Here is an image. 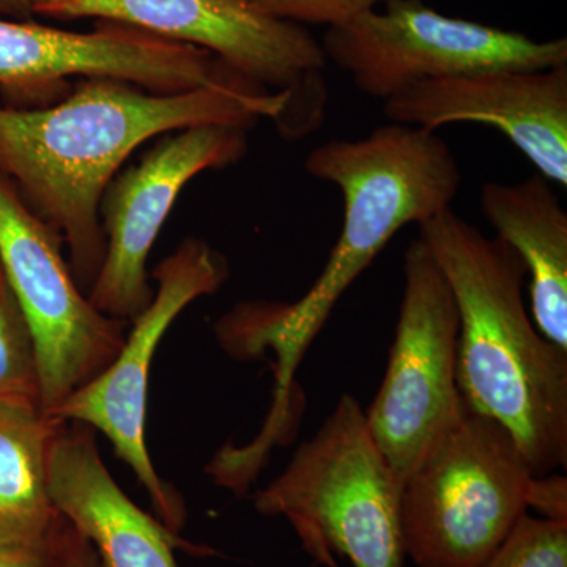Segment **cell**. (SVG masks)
<instances>
[{
    "instance_id": "d6986e66",
    "label": "cell",
    "mask_w": 567,
    "mask_h": 567,
    "mask_svg": "<svg viewBox=\"0 0 567 567\" xmlns=\"http://www.w3.org/2000/svg\"><path fill=\"white\" fill-rule=\"evenodd\" d=\"M257 9L295 24L336 28L375 10L385 0H249Z\"/></svg>"
},
{
    "instance_id": "6da1fadb",
    "label": "cell",
    "mask_w": 567,
    "mask_h": 567,
    "mask_svg": "<svg viewBox=\"0 0 567 567\" xmlns=\"http://www.w3.org/2000/svg\"><path fill=\"white\" fill-rule=\"evenodd\" d=\"M290 104L289 92L268 91L244 76L171 93L92 78L54 106H0V173L61 235L71 274L91 289L106 248L104 194L140 145L192 126L279 123Z\"/></svg>"
},
{
    "instance_id": "8fae6325",
    "label": "cell",
    "mask_w": 567,
    "mask_h": 567,
    "mask_svg": "<svg viewBox=\"0 0 567 567\" xmlns=\"http://www.w3.org/2000/svg\"><path fill=\"white\" fill-rule=\"evenodd\" d=\"M248 152L246 130L203 125L167 134L137 166L104 194V257L89 300L111 319H136L151 305L147 259L182 189L208 169L240 162Z\"/></svg>"
},
{
    "instance_id": "4fadbf2b",
    "label": "cell",
    "mask_w": 567,
    "mask_h": 567,
    "mask_svg": "<svg viewBox=\"0 0 567 567\" xmlns=\"http://www.w3.org/2000/svg\"><path fill=\"white\" fill-rule=\"evenodd\" d=\"M383 103L388 122L427 132L451 123L492 126L537 174L567 186V65L417 82Z\"/></svg>"
},
{
    "instance_id": "603a6c76",
    "label": "cell",
    "mask_w": 567,
    "mask_h": 567,
    "mask_svg": "<svg viewBox=\"0 0 567 567\" xmlns=\"http://www.w3.org/2000/svg\"><path fill=\"white\" fill-rule=\"evenodd\" d=\"M39 0H0V14L13 20H29L37 14Z\"/></svg>"
},
{
    "instance_id": "ba28073f",
    "label": "cell",
    "mask_w": 567,
    "mask_h": 567,
    "mask_svg": "<svg viewBox=\"0 0 567 567\" xmlns=\"http://www.w3.org/2000/svg\"><path fill=\"white\" fill-rule=\"evenodd\" d=\"M457 344L456 301L417 237L404 254V295L385 377L364 412L369 432L402 487L464 413Z\"/></svg>"
},
{
    "instance_id": "7c38bea8",
    "label": "cell",
    "mask_w": 567,
    "mask_h": 567,
    "mask_svg": "<svg viewBox=\"0 0 567 567\" xmlns=\"http://www.w3.org/2000/svg\"><path fill=\"white\" fill-rule=\"evenodd\" d=\"M107 78L151 92H185L240 76L208 51L103 22L70 32L29 20L0 18V87L29 95L69 78Z\"/></svg>"
},
{
    "instance_id": "9a60e30c",
    "label": "cell",
    "mask_w": 567,
    "mask_h": 567,
    "mask_svg": "<svg viewBox=\"0 0 567 567\" xmlns=\"http://www.w3.org/2000/svg\"><path fill=\"white\" fill-rule=\"evenodd\" d=\"M481 210L527 270L537 330L567 350V213L551 183L537 173L518 183H484Z\"/></svg>"
},
{
    "instance_id": "ac0fdd59",
    "label": "cell",
    "mask_w": 567,
    "mask_h": 567,
    "mask_svg": "<svg viewBox=\"0 0 567 567\" xmlns=\"http://www.w3.org/2000/svg\"><path fill=\"white\" fill-rule=\"evenodd\" d=\"M481 567H567V522L524 514Z\"/></svg>"
},
{
    "instance_id": "7402d4cb",
    "label": "cell",
    "mask_w": 567,
    "mask_h": 567,
    "mask_svg": "<svg viewBox=\"0 0 567 567\" xmlns=\"http://www.w3.org/2000/svg\"><path fill=\"white\" fill-rule=\"evenodd\" d=\"M50 540L37 547L0 546V567H48Z\"/></svg>"
},
{
    "instance_id": "9c48e42d",
    "label": "cell",
    "mask_w": 567,
    "mask_h": 567,
    "mask_svg": "<svg viewBox=\"0 0 567 567\" xmlns=\"http://www.w3.org/2000/svg\"><path fill=\"white\" fill-rule=\"evenodd\" d=\"M62 244L0 173V267L32 333L47 412L110 368L125 342L126 322L81 292Z\"/></svg>"
},
{
    "instance_id": "5b68a950",
    "label": "cell",
    "mask_w": 567,
    "mask_h": 567,
    "mask_svg": "<svg viewBox=\"0 0 567 567\" xmlns=\"http://www.w3.org/2000/svg\"><path fill=\"white\" fill-rule=\"evenodd\" d=\"M535 477L505 425L465 405L402 487L406 557L483 566L528 513Z\"/></svg>"
},
{
    "instance_id": "30bf717a",
    "label": "cell",
    "mask_w": 567,
    "mask_h": 567,
    "mask_svg": "<svg viewBox=\"0 0 567 567\" xmlns=\"http://www.w3.org/2000/svg\"><path fill=\"white\" fill-rule=\"evenodd\" d=\"M158 289L151 305L133 320L121 352L102 374L70 394L50 415L103 432L145 492L164 527L181 533L186 522L182 496L156 473L147 443V391L156 349L171 324L197 298L215 293L229 278L223 254L189 238L156 267Z\"/></svg>"
},
{
    "instance_id": "3957f363",
    "label": "cell",
    "mask_w": 567,
    "mask_h": 567,
    "mask_svg": "<svg viewBox=\"0 0 567 567\" xmlns=\"http://www.w3.org/2000/svg\"><path fill=\"white\" fill-rule=\"evenodd\" d=\"M417 227L456 301L465 405L505 425L536 477L565 468L567 350L529 319L520 257L451 207Z\"/></svg>"
},
{
    "instance_id": "ffe728a7",
    "label": "cell",
    "mask_w": 567,
    "mask_h": 567,
    "mask_svg": "<svg viewBox=\"0 0 567 567\" xmlns=\"http://www.w3.org/2000/svg\"><path fill=\"white\" fill-rule=\"evenodd\" d=\"M48 567H102L96 551L66 518L61 517L50 540Z\"/></svg>"
},
{
    "instance_id": "8992f818",
    "label": "cell",
    "mask_w": 567,
    "mask_h": 567,
    "mask_svg": "<svg viewBox=\"0 0 567 567\" xmlns=\"http://www.w3.org/2000/svg\"><path fill=\"white\" fill-rule=\"evenodd\" d=\"M39 14L115 22L208 51L246 80L292 95L278 125L286 137L300 140L323 121L328 61L320 40L249 0H55Z\"/></svg>"
},
{
    "instance_id": "7a4b0ae2",
    "label": "cell",
    "mask_w": 567,
    "mask_h": 567,
    "mask_svg": "<svg viewBox=\"0 0 567 567\" xmlns=\"http://www.w3.org/2000/svg\"><path fill=\"white\" fill-rule=\"evenodd\" d=\"M317 181L342 194V227L317 281L295 303H245L216 324L233 357L274 350L278 398L342 295L399 230L427 223L451 207L462 185L456 156L436 132L388 123L360 140L317 145L305 162Z\"/></svg>"
},
{
    "instance_id": "2e32d148",
    "label": "cell",
    "mask_w": 567,
    "mask_h": 567,
    "mask_svg": "<svg viewBox=\"0 0 567 567\" xmlns=\"http://www.w3.org/2000/svg\"><path fill=\"white\" fill-rule=\"evenodd\" d=\"M62 423L39 404L0 401V546H43L58 527L50 457Z\"/></svg>"
},
{
    "instance_id": "44dd1931",
    "label": "cell",
    "mask_w": 567,
    "mask_h": 567,
    "mask_svg": "<svg viewBox=\"0 0 567 567\" xmlns=\"http://www.w3.org/2000/svg\"><path fill=\"white\" fill-rule=\"evenodd\" d=\"M529 507L536 509L540 517L567 522L566 476L551 473V475L535 477L532 494H529Z\"/></svg>"
},
{
    "instance_id": "cb8c5ba5",
    "label": "cell",
    "mask_w": 567,
    "mask_h": 567,
    "mask_svg": "<svg viewBox=\"0 0 567 567\" xmlns=\"http://www.w3.org/2000/svg\"><path fill=\"white\" fill-rule=\"evenodd\" d=\"M55 2V0H39V7H37V14L39 11L43 9V7L50 6V3Z\"/></svg>"
},
{
    "instance_id": "277c9868",
    "label": "cell",
    "mask_w": 567,
    "mask_h": 567,
    "mask_svg": "<svg viewBox=\"0 0 567 567\" xmlns=\"http://www.w3.org/2000/svg\"><path fill=\"white\" fill-rule=\"evenodd\" d=\"M401 495L364 410L342 394L254 506L264 516L286 517L319 563L333 566L338 551L353 567H404Z\"/></svg>"
},
{
    "instance_id": "e0dca14e",
    "label": "cell",
    "mask_w": 567,
    "mask_h": 567,
    "mask_svg": "<svg viewBox=\"0 0 567 567\" xmlns=\"http://www.w3.org/2000/svg\"><path fill=\"white\" fill-rule=\"evenodd\" d=\"M0 401H22L41 405L35 344L2 267H0Z\"/></svg>"
},
{
    "instance_id": "5bb4252c",
    "label": "cell",
    "mask_w": 567,
    "mask_h": 567,
    "mask_svg": "<svg viewBox=\"0 0 567 567\" xmlns=\"http://www.w3.org/2000/svg\"><path fill=\"white\" fill-rule=\"evenodd\" d=\"M55 509L91 543L102 567H178L175 548L196 551L134 505L106 468L93 429L63 421L50 457Z\"/></svg>"
},
{
    "instance_id": "52a82bcc",
    "label": "cell",
    "mask_w": 567,
    "mask_h": 567,
    "mask_svg": "<svg viewBox=\"0 0 567 567\" xmlns=\"http://www.w3.org/2000/svg\"><path fill=\"white\" fill-rule=\"evenodd\" d=\"M320 40L324 58L354 87L391 99L417 82L488 70H544L567 65V40L537 41L522 32L446 17L424 0H385Z\"/></svg>"
}]
</instances>
